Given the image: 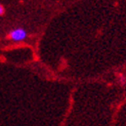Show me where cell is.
Masks as SVG:
<instances>
[{"label": "cell", "instance_id": "cell-1", "mask_svg": "<svg viewBox=\"0 0 126 126\" xmlns=\"http://www.w3.org/2000/svg\"><path fill=\"white\" fill-rule=\"evenodd\" d=\"M28 37V32L26 29L24 28H15L9 31V33L6 36V38L14 41V42H21L27 39Z\"/></svg>", "mask_w": 126, "mask_h": 126}, {"label": "cell", "instance_id": "cell-2", "mask_svg": "<svg viewBox=\"0 0 126 126\" xmlns=\"http://www.w3.org/2000/svg\"><path fill=\"white\" fill-rule=\"evenodd\" d=\"M4 12H5V9H4V6L0 4V16H2L4 15Z\"/></svg>", "mask_w": 126, "mask_h": 126}]
</instances>
